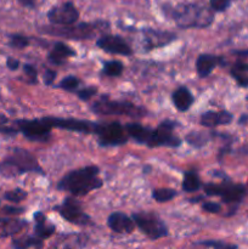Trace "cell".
<instances>
[{
  "mask_svg": "<svg viewBox=\"0 0 248 249\" xmlns=\"http://www.w3.org/2000/svg\"><path fill=\"white\" fill-rule=\"evenodd\" d=\"M109 229L117 233H131L135 229L133 219L129 218L124 213H112L107 219Z\"/></svg>",
  "mask_w": 248,
  "mask_h": 249,
  "instance_id": "14",
  "label": "cell"
},
{
  "mask_svg": "<svg viewBox=\"0 0 248 249\" xmlns=\"http://www.w3.org/2000/svg\"><path fill=\"white\" fill-rule=\"evenodd\" d=\"M43 246V241L38 237H22V238H17V240L12 241V247L14 249H28L31 247H35V248H41Z\"/></svg>",
  "mask_w": 248,
  "mask_h": 249,
  "instance_id": "24",
  "label": "cell"
},
{
  "mask_svg": "<svg viewBox=\"0 0 248 249\" xmlns=\"http://www.w3.org/2000/svg\"><path fill=\"white\" fill-rule=\"evenodd\" d=\"M204 192H206L208 196H219L221 195V185L216 184H207L204 186Z\"/></svg>",
  "mask_w": 248,
  "mask_h": 249,
  "instance_id": "38",
  "label": "cell"
},
{
  "mask_svg": "<svg viewBox=\"0 0 248 249\" xmlns=\"http://www.w3.org/2000/svg\"><path fill=\"white\" fill-rule=\"evenodd\" d=\"M27 197V192L22 189H15L11 191L5 192L4 198L6 201L11 202V203H19V202L24 201Z\"/></svg>",
  "mask_w": 248,
  "mask_h": 249,
  "instance_id": "29",
  "label": "cell"
},
{
  "mask_svg": "<svg viewBox=\"0 0 248 249\" xmlns=\"http://www.w3.org/2000/svg\"><path fill=\"white\" fill-rule=\"evenodd\" d=\"M96 27L92 24H79L75 27H62V28H50L46 27L44 32L51 36H65L68 39H89L96 32Z\"/></svg>",
  "mask_w": 248,
  "mask_h": 249,
  "instance_id": "11",
  "label": "cell"
},
{
  "mask_svg": "<svg viewBox=\"0 0 248 249\" xmlns=\"http://www.w3.org/2000/svg\"><path fill=\"white\" fill-rule=\"evenodd\" d=\"M125 131L135 141L150 146L151 140H152L153 129L146 128V126H142L141 124L138 123H129L126 124Z\"/></svg>",
  "mask_w": 248,
  "mask_h": 249,
  "instance_id": "15",
  "label": "cell"
},
{
  "mask_svg": "<svg viewBox=\"0 0 248 249\" xmlns=\"http://www.w3.org/2000/svg\"><path fill=\"white\" fill-rule=\"evenodd\" d=\"M246 196V187L242 185H221V199L224 203H237Z\"/></svg>",
  "mask_w": 248,
  "mask_h": 249,
  "instance_id": "17",
  "label": "cell"
},
{
  "mask_svg": "<svg viewBox=\"0 0 248 249\" xmlns=\"http://www.w3.org/2000/svg\"><path fill=\"white\" fill-rule=\"evenodd\" d=\"M124 70L123 63L119 62V61H108L104 65V73L109 77H118L122 74Z\"/></svg>",
  "mask_w": 248,
  "mask_h": 249,
  "instance_id": "26",
  "label": "cell"
},
{
  "mask_svg": "<svg viewBox=\"0 0 248 249\" xmlns=\"http://www.w3.org/2000/svg\"><path fill=\"white\" fill-rule=\"evenodd\" d=\"M134 224L151 240H158L168 235L165 224L153 213H135L131 216Z\"/></svg>",
  "mask_w": 248,
  "mask_h": 249,
  "instance_id": "7",
  "label": "cell"
},
{
  "mask_svg": "<svg viewBox=\"0 0 248 249\" xmlns=\"http://www.w3.org/2000/svg\"><path fill=\"white\" fill-rule=\"evenodd\" d=\"M23 72L24 74L27 75V78H28V83L35 84L36 80H38V72H36V68L32 65H24Z\"/></svg>",
  "mask_w": 248,
  "mask_h": 249,
  "instance_id": "33",
  "label": "cell"
},
{
  "mask_svg": "<svg viewBox=\"0 0 248 249\" xmlns=\"http://www.w3.org/2000/svg\"><path fill=\"white\" fill-rule=\"evenodd\" d=\"M185 140L194 147H202L208 142V135L206 133H201V131H192V133L187 134Z\"/></svg>",
  "mask_w": 248,
  "mask_h": 249,
  "instance_id": "25",
  "label": "cell"
},
{
  "mask_svg": "<svg viewBox=\"0 0 248 249\" xmlns=\"http://www.w3.org/2000/svg\"><path fill=\"white\" fill-rule=\"evenodd\" d=\"M175 125L173 122H163L158 125L157 129H153L152 142L151 147H158V146H169V147H179L181 140L174 135Z\"/></svg>",
  "mask_w": 248,
  "mask_h": 249,
  "instance_id": "10",
  "label": "cell"
},
{
  "mask_svg": "<svg viewBox=\"0 0 248 249\" xmlns=\"http://www.w3.org/2000/svg\"><path fill=\"white\" fill-rule=\"evenodd\" d=\"M34 219H35L36 237L40 238V240L50 237L53 233V231H55V228H53V225H49L48 220H46V216L44 215L41 212H38V213H35V215H34Z\"/></svg>",
  "mask_w": 248,
  "mask_h": 249,
  "instance_id": "22",
  "label": "cell"
},
{
  "mask_svg": "<svg viewBox=\"0 0 248 249\" xmlns=\"http://www.w3.org/2000/svg\"><path fill=\"white\" fill-rule=\"evenodd\" d=\"M49 124L51 128H58L65 129V130L70 131H78V133H90L94 131L95 125L96 124L91 123L88 121H79V119H72V118H53V117H46Z\"/></svg>",
  "mask_w": 248,
  "mask_h": 249,
  "instance_id": "12",
  "label": "cell"
},
{
  "mask_svg": "<svg viewBox=\"0 0 248 249\" xmlns=\"http://www.w3.org/2000/svg\"><path fill=\"white\" fill-rule=\"evenodd\" d=\"M96 45L100 49L109 53H117V55H130L131 48L128 45L123 38L118 36H104L97 39Z\"/></svg>",
  "mask_w": 248,
  "mask_h": 249,
  "instance_id": "13",
  "label": "cell"
},
{
  "mask_svg": "<svg viewBox=\"0 0 248 249\" xmlns=\"http://www.w3.org/2000/svg\"><path fill=\"white\" fill-rule=\"evenodd\" d=\"M231 75L235 78V80L237 82V84L242 88L248 87V75L245 72H237V71L231 70Z\"/></svg>",
  "mask_w": 248,
  "mask_h": 249,
  "instance_id": "36",
  "label": "cell"
},
{
  "mask_svg": "<svg viewBox=\"0 0 248 249\" xmlns=\"http://www.w3.org/2000/svg\"><path fill=\"white\" fill-rule=\"evenodd\" d=\"M201 189V180L195 172H186L182 180V190L186 192H196Z\"/></svg>",
  "mask_w": 248,
  "mask_h": 249,
  "instance_id": "23",
  "label": "cell"
},
{
  "mask_svg": "<svg viewBox=\"0 0 248 249\" xmlns=\"http://www.w3.org/2000/svg\"><path fill=\"white\" fill-rule=\"evenodd\" d=\"M29 39L23 36H18V34H14L10 36V45L15 49H23L28 46Z\"/></svg>",
  "mask_w": 248,
  "mask_h": 249,
  "instance_id": "32",
  "label": "cell"
},
{
  "mask_svg": "<svg viewBox=\"0 0 248 249\" xmlns=\"http://www.w3.org/2000/svg\"><path fill=\"white\" fill-rule=\"evenodd\" d=\"M48 17L51 23L56 24V26L67 27L72 26L73 23L77 22V19L79 18V12L74 5L71 2H66L60 6L53 7L49 11Z\"/></svg>",
  "mask_w": 248,
  "mask_h": 249,
  "instance_id": "9",
  "label": "cell"
},
{
  "mask_svg": "<svg viewBox=\"0 0 248 249\" xmlns=\"http://www.w3.org/2000/svg\"><path fill=\"white\" fill-rule=\"evenodd\" d=\"M173 102L180 112H185L194 104V96L187 88L180 87L173 92Z\"/></svg>",
  "mask_w": 248,
  "mask_h": 249,
  "instance_id": "18",
  "label": "cell"
},
{
  "mask_svg": "<svg viewBox=\"0 0 248 249\" xmlns=\"http://www.w3.org/2000/svg\"><path fill=\"white\" fill-rule=\"evenodd\" d=\"M73 55H75V51L72 50L70 46L63 43H57L49 53V61L53 65H62L68 57Z\"/></svg>",
  "mask_w": 248,
  "mask_h": 249,
  "instance_id": "20",
  "label": "cell"
},
{
  "mask_svg": "<svg viewBox=\"0 0 248 249\" xmlns=\"http://www.w3.org/2000/svg\"><path fill=\"white\" fill-rule=\"evenodd\" d=\"M232 121V114L229 112H207L201 116V124L207 128H214L218 125H226Z\"/></svg>",
  "mask_w": 248,
  "mask_h": 249,
  "instance_id": "16",
  "label": "cell"
},
{
  "mask_svg": "<svg viewBox=\"0 0 248 249\" xmlns=\"http://www.w3.org/2000/svg\"><path fill=\"white\" fill-rule=\"evenodd\" d=\"M6 66L9 70L16 71V70H18V67H19V61L16 60V58H14V57H7Z\"/></svg>",
  "mask_w": 248,
  "mask_h": 249,
  "instance_id": "41",
  "label": "cell"
},
{
  "mask_svg": "<svg viewBox=\"0 0 248 249\" xmlns=\"http://www.w3.org/2000/svg\"><path fill=\"white\" fill-rule=\"evenodd\" d=\"M96 92H97V88L88 87V88H84V89H82L79 92H78V97H79L80 100H83V101H88V100H90L91 97H94L95 95H96Z\"/></svg>",
  "mask_w": 248,
  "mask_h": 249,
  "instance_id": "35",
  "label": "cell"
},
{
  "mask_svg": "<svg viewBox=\"0 0 248 249\" xmlns=\"http://www.w3.org/2000/svg\"><path fill=\"white\" fill-rule=\"evenodd\" d=\"M79 79L74 75H70V77H66L65 79L61 80L60 88L63 90H67V91H75L77 88L79 87Z\"/></svg>",
  "mask_w": 248,
  "mask_h": 249,
  "instance_id": "31",
  "label": "cell"
},
{
  "mask_svg": "<svg viewBox=\"0 0 248 249\" xmlns=\"http://www.w3.org/2000/svg\"><path fill=\"white\" fill-rule=\"evenodd\" d=\"M2 211H4V213L6 214H21L23 213L24 209L23 208H17V207H10V206H6L2 208Z\"/></svg>",
  "mask_w": 248,
  "mask_h": 249,
  "instance_id": "42",
  "label": "cell"
},
{
  "mask_svg": "<svg viewBox=\"0 0 248 249\" xmlns=\"http://www.w3.org/2000/svg\"><path fill=\"white\" fill-rule=\"evenodd\" d=\"M23 173H43L36 158L23 148H14L11 156L0 162V174L12 178Z\"/></svg>",
  "mask_w": 248,
  "mask_h": 249,
  "instance_id": "2",
  "label": "cell"
},
{
  "mask_svg": "<svg viewBox=\"0 0 248 249\" xmlns=\"http://www.w3.org/2000/svg\"><path fill=\"white\" fill-rule=\"evenodd\" d=\"M219 58L216 56L208 55V53H203V55L198 56L196 61V70L197 73L201 78H206L213 72L215 66L218 65Z\"/></svg>",
  "mask_w": 248,
  "mask_h": 249,
  "instance_id": "19",
  "label": "cell"
},
{
  "mask_svg": "<svg viewBox=\"0 0 248 249\" xmlns=\"http://www.w3.org/2000/svg\"><path fill=\"white\" fill-rule=\"evenodd\" d=\"M202 208L206 212H208V213L213 214L219 213V212L221 211V206L219 203H215V202H206V203H203Z\"/></svg>",
  "mask_w": 248,
  "mask_h": 249,
  "instance_id": "39",
  "label": "cell"
},
{
  "mask_svg": "<svg viewBox=\"0 0 248 249\" xmlns=\"http://www.w3.org/2000/svg\"><path fill=\"white\" fill-rule=\"evenodd\" d=\"M177 196V191L172 189H157L153 190L152 197L159 203H164V202L170 201Z\"/></svg>",
  "mask_w": 248,
  "mask_h": 249,
  "instance_id": "27",
  "label": "cell"
},
{
  "mask_svg": "<svg viewBox=\"0 0 248 249\" xmlns=\"http://www.w3.org/2000/svg\"><path fill=\"white\" fill-rule=\"evenodd\" d=\"M92 111L101 116H128L133 118H142L146 114V109L140 106L125 101H113L107 96H102L92 105Z\"/></svg>",
  "mask_w": 248,
  "mask_h": 249,
  "instance_id": "4",
  "label": "cell"
},
{
  "mask_svg": "<svg viewBox=\"0 0 248 249\" xmlns=\"http://www.w3.org/2000/svg\"><path fill=\"white\" fill-rule=\"evenodd\" d=\"M94 133L97 135L100 145L102 146H121L128 141L125 128H123L118 122L96 124Z\"/></svg>",
  "mask_w": 248,
  "mask_h": 249,
  "instance_id": "5",
  "label": "cell"
},
{
  "mask_svg": "<svg viewBox=\"0 0 248 249\" xmlns=\"http://www.w3.org/2000/svg\"><path fill=\"white\" fill-rule=\"evenodd\" d=\"M15 124L18 131H21L27 139L32 141H39V142L49 140L51 129H53L46 117L41 119H18Z\"/></svg>",
  "mask_w": 248,
  "mask_h": 249,
  "instance_id": "6",
  "label": "cell"
},
{
  "mask_svg": "<svg viewBox=\"0 0 248 249\" xmlns=\"http://www.w3.org/2000/svg\"><path fill=\"white\" fill-rule=\"evenodd\" d=\"M56 78V72L53 70H46L44 73V83L46 85H51Z\"/></svg>",
  "mask_w": 248,
  "mask_h": 249,
  "instance_id": "40",
  "label": "cell"
},
{
  "mask_svg": "<svg viewBox=\"0 0 248 249\" xmlns=\"http://www.w3.org/2000/svg\"><path fill=\"white\" fill-rule=\"evenodd\" d=\"M232 70H233V71H237V72H245V73H247V72H248V65H247V63L238 62V63H236L235 66H233Z\"/></svg>",
  "mask_w": 248,
  "mask_h": 249,
  "instance_id": "43",
  "label": "cell"
},
{
  "mask_svg": "<svg viewBox=\"0 0 248 249\" xmlns=\"http://www.w3.org/2000/svg\"><path fill=\"white\" fill-rule=\"evenodd\" d=\"M172 17L177 26L182 28H191V27L209 26L213 21V10L202 5L189 4L180 5L172 9Z\"/></svg>",
  "mask_w": 248,
  "mask_h": 249,
  "instance_id": "3",
  "label": "cell"
},
{
  "mask_svg": "<svg viewBox=\"0 0 248 249\" xmlns=\"http://www.w3.org/2000/svg\"><path fill=\"white\" fill-rule=\"evenodd\" d=\"M231 0H211V9L213 11H225Z\"/></svg>",
  "mask_w": 248,
  "mask_h": 249,
  "instance_id": "37",
  "label": "cell"
},
{
  "mask_svg": "<svg viewBox=\"0 0 248 249\" xmlns=\"http://www.w3.org/2000/svg\"><path fill=\"white\" fill-rule=\"evenodd\" d=\"M99 173L100 169L95 165L73 170L61 179L57 187L63 191L71 192L74 196H84L102 187V180L97 177Z\"/></svg>",
  "mask_w": 248,
  "mask_h": 249,
  "instance_id": "1",
  "label": "cell"
},
{
  "mask_svg": "<svg viewBox=\"0 0 248 249\" xmlns=\"http://www.w3.org/2000/svg\"><path fill=\"white\" fill-rule=\"evenodd\" d=\"M175 36L170 33H165V32H155V31H147L146 32V40H147V48L155 49L158 46L167 45L172 40H174Z\"/></svg>",
  "mask_w": 248,
  "mask_h": 249,
  "instance_id": "21",
  "label": "cell"
},
{
  "mask_svg": "<svg viewBox=\"0 0 248 249\" xmlns=\"http://www.w3.org/2000/svg\"><path fill=\"white\" fill-rule=\"evenodd\" d=\"M201 245L212 247L213 249H237L235 245H228V243L220 242V241H204V242H201Z\"/></svg>",
  "mask_w": 248,
  "mask_h": 249,
  "instance_id": "34",
  "label": "cell"
},
{
  "mask_svg": "<svg viewBox=\"0 0 248 249\" xmlns=\"http://www.w3.org/2000/svg\"><path fill=\"white\" fill-rule=\"evenodd\" d=\"M18 133V129L17 126L10 125V121L5 114L0 113V134H4V135H10L14 136Z\"/></svg>",
  "mask_w": 248,
  "mask_h": 249,
  "instance_id": "28",
  "label": "cell"
},
{
  "mask_svg": "<svg viewBox=\"0 0 248 249\" xmlns=\"http://www.w3.org/2000/svg\"><path fill=\"white\" fill-rule=\"evenodd\" d=\"M26 226L24 221L19 220H9V223L4 226V236L12 235V233H17Z\"/></svg>",
  "mask_w": 248,
  "mask_h": 249,
  "instance_id": "30",
  "label": "cell"
},
{
  "mask_svg": "<svg viewBox=\"0 0 248 249\" xmlns=\"http://www.w3.org/2000/svg\"><path fill=\"white\" fill-rule=\"evenodd\" d=\"M57 212L63 219L72 224H78V225H88L90 224V218L83 212L82 206L77 199L73 197H67L63 201L60 207H57Z\"/></svg>",
  "mask_w": 248,
  "mask_h": 249,
  "instance_id": "8",
  "label": "cell"
},
{
  "mask_svg": "<svg viewBox=\"0 0 248 249\" xmlns=\"http://www.w3.org/2000/svg\"><path fill=\"white\" fill-rule=\"evenodd\" d=\"M18 1L21 2L22 5H24V6L33 7L34 6V2H35V0H18Z\"/></svg>",
  "mask_w": 248,
  "mask_h": 249,
  "instance_id": "44",
  "label": "cell"
}]
</instances>
